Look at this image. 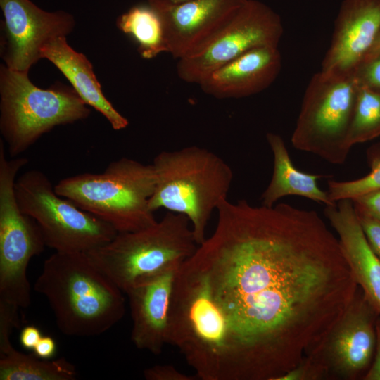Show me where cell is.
<instances>
[{"mask_svg":"<svg viewBox=\"0 0 380 380\" xmlns=\"http://www.w3.org/2000/svg\"><path fill=\"white\" fill-rule=\"evenodd\" d=\"M177 270L167 344L202 380H279L317 353L358 285L319 214L222 200Z\"/></svg>","mask_w":380,"mask_h":380,"instance_id":"1","label":"cell"},{"mask_svg":"<svg viewBox=\"0 0 380 380\" xmlns=\"http://www.w3.org/2000/svg\"><path fill=\"white\" fill-rule=\"evenodd\" d=\"M34 290L46 298L67 336L102 334L125 312V293L87 252H55L44 262Z\"/></svg>","mask_w":380,"mask_h":380,"instance_id":"2","label":"cell"},{"mask_svg":"<svg viewBox=\"0 0 380 380\" xmlns=\"http://www.w3.org/2000/svg\"><path fill=\"white\" fill-rule=\"evenodd\" d=\"M151 164L156 186L149 208L186 216L201 244L213 213L227 198L233 180L231 167L214 152L195 145L161 151Z\"/></svg>","mask_w":380,"mask_h":380,"instance_id":"3","label":"cell"},{"mask_svg":"<svg viewBox=\"0 0 380 380\" xmlns=\"http://www.w3.org/2000/svg\"><path fill=\"white\" fill-rule=\"evenodd\" d=\"M156 186L152 164L123 157L100 173L85 172L61 179L56 192L110 224L118 233L155 224L149 199Z\"/></svg>","mask_w":380,"mask_h":380,"instance_id":"4","label":"cell"},{"mask_svg":"<svg viewBox=\"0 0 380 380\" xmlns=\"http://www.w3.org/2000/svg\"><path fill=\"white\" fill-rule=\"evenodd\" d=\"M27 74L0 66V131L12 158L55 127L86 119L91 113L72 87L57 83L40 89Z\"/></svg>","mask_w":380,"mask_h":380,"instance_id":"5","label":"cell"},{"mask_svg":"<svg viewBox=\"0 0 380 380\" xmlns=\"http://www.w3.org/2000/svg\"><path fill=\"white\" fill-rule=\"evenodd\" d=\"M198 246L188 217L167 211L155 224L118 233L108 243L87 253L125 293L139 278L181 265Z\"/></svg>","mask_w":380,"mask_h":380,"instance_id":"6","label":"cell"},{"mask_svg":"<svg viewBox=\"0 0 380 380\" xmlns=\"http://www.w3.org/2000/svg\"><path fill=\"white\" fill-rule=\"evenodd\" d=\"M358 89L355 73L315 74L303 98L293 146L331 164H343L351 149L347 139Z\"/></svg>","mask_w":380,"mask_h":380,"instance_id":"7","label":"cell"},{"mask_svg":"<svg viewBox=\"0 0 380 380\" xmlns=\"http://www.w3.org/2000/svg\"><path fill=\"white\" fill-rule=\"evenodd\" d=\"M14 189L20 208L37 222L46 246L55 252H89L118 234L106 222L59 196L40 170L22 174Z\"/></svg>","mask_w":380,"mask_h":380,"instance_id":"8","label":"cell"},{"mask_svg":"<svg viewBox=\"0 0 380 380\" xmlns=\"http://www.w3.org/2000/svg\"><path fill=\"white\" fill-rule=\"evenodd\" d=\"M282 34L277 13L260 1L247 0L204 50L178 60L177 74L186 82L199 84L212 72L252 49L278 46Z\"/></svg>","mask_w":380,"mask_h":380,"instance_id":"9","label":"cell"},{"mask_svg":"<svg viewBox=\"0 0 380 380\" xmlns=\"http://www.w3.org/2000/svg\"><path fill=\"white\" fill-rule=\"evenodd\" d=\"M379 312L358 286L346 312L319 350L310 355L329 380L363 379L374 360Z\"/></svg>","mask_w":380,"mask_h":380,"instance_id":"10","label":"cell"},{"mask_svg":"<svg viewBox=\"0 0 380 380\" xmlns=\"http://www.w3.org/2000/svg\"><path fill=\"white\" fill-rule=\"evenodd\" d=\"M0 53L8 68L28 72L41 58V49L51 39L66 37L75 25L64 11H46L30 0H0Z\"/></svg>","mask_w":380,"mask_h":380,"instance_id":"11","label":"cell"},{"mask_svg":"<svg viewBox=\"0 0 380 380\" xmlns=\"http://www.w3.org/2000/svg\"><path fill=\"white\" fill-rule=\"evenodd\" d=\"M247 0H191L162 10L167 53L178 60L204 50Z\"/></svg>","mask_w":380,"mask_h":380,"instance_id":"12","label":"cell"},{"mask_svg":"<svg viewBox=\"0 0 380 380\" xmlns=\"http://www.w3.org/2000/svg\"><path fill=\"white\" fill-rule=\"evenodd\" d=\"M181 265L139 278L125 292L132 318L131 340L156 355L167 344L171 296Z\"/></svg>","mask_w":380,"mask_h":380,"instance_id":"13","label":"cell"},{"mask_svg":"<svg viewBox=\"0 0 380 380\" xmlns=\"http://www.w3.org/2000/svg\"><path fill=\"white\" fill-rule=\"evenodd\" d=\"M379 34L380 0H344L321 70L354 73Z\"/></svg>","mask_w":380,"mask_h":380,"instance_id":"14","label":"cell"},{"mask_svg":"<svg viewBox=\"0 0 380 380\" xmlns=\"http://www.w3.org/2000/svg\"><path fill=\"white\" fill-rule=\"evenodd\" d=\"M281 68L278 46L252 49L208 75L198 85L218 99H239L268 88Z\"/></svg>","mask_w":380,"mask_h":380,"instance_id":"15","label":"cell"},{"mask_svg":"<svg viewBox=\"0 0 380 380\" xmlns=\"http://www.w3.org/2000/svg\"><path fill=\"white\" fill-rule=\"evenodd\" d=\"M324 214L338 236L357 285L380 314V258L370 247L351 199L326 205Z\"/></svg>","mask_w":380,"mask_h":380,"instance_id":"16","label":"cell"},{"mask_svg":"<svg viewBox=\"0 0 380 380\" xmlns=\"http://www.w3.org/2000/svg\"><path fill=\"white\" fill-rule=\"evenodd\" d=\"M41 58H46L56 66L84 102L105 117L113 129L128 126V120L103 94L92 64L83 53L68 45L66 37H56L45 44L41 49Z\"/></svg>","mask_w":380,"mask_h":380,"instance_id":"17","label":"cell"},{"mask_svg":"<svg viewBox=\"0 0 380 380\" xmlns=\"http://www.w3.org/2000/svg\"><path fill=\"white\" fill-rule=\"evenodd\" d=\"M266 139L273 156V171L260 196V205L272 207L280 198L289 196L304 197L325 206L336 203L330 200L327 191L319 187L317 181L322 175L302 172L293 165L280 135L267 132Z\"/></svg>","mask_w":380,"mask_h":380,"instance_id":"18","label":"cell"},{"mask_svg":"<svg viewBox=\"0 0 380 380\" xmlns=\"http://www.w3.org/2000/svg\"><path fill=\"white\" fill-rule=\"evenodd\" d=\"M75 366L64 357L49 360L15 349L11 341L0 343V380H75Z\"/></svg>","mask_w":380,"mask_h":380,"instance_id":"19","label":"cell"},{"mask_svg":"<svg viewBox=\"0 0 380 380\" xmlns=\"http://www.w3.org/2000/svg\"><path fill=\"white\" fill-rule=\"evenodd\" d=\"M116 25L132 38L143 58L152 59L167 52L160 16L148 4L132 6L117 18Z\"/></svg>","mask_w":380,"mask_h":380,"instance_id":"20","label":"cell"},{"mask_svg":"<svg viewBox=\"0 0 380 380\" xmlns=\"http://www.w3.org/2000/svg\"><path fill=\"white\" fill-rule=\"evenodd\" d=\"M380 136V91L360 85L347 142L357 144Z\"/></svg>","mask_w":380,"mask_h":380,"instance_id":"21","label":"cell"},{"mask_svg":"<svg viewBox=\"0 0 380 380\" xmlns=\"http://www.w3.org/2000/svg\"><path fill=\"white\" fill-rule=\"evenodd\" d=\"M367 158L370 172L365 177L349 181L328 180L327 191L332 202L353 199L380 190V143L367 149Z\"/></svg>","mask_w":380,"mask_h":380,"instance_id":"22","label":"cell"},{"mask_svg":"<svg viewBox=\"0 0 380 380\" xmlns=\"http://www.w3.org/2000/svg\"><path fill=\"white\" fill-rule=\"evenodd\" d=\"M325 379H329L326 369L312 356L305 358L298 366L279 379V380Z\"/></svg>","mask_w":380,"mask_h":380,"instance_id":"23","label":"cell"},{"mask_svg":"<svg viewBox=\"0 0 380 380\" xmlns=\"http://www.w3.org/2000/svg\"><path fill=\"white\" fill-rule=\"evenodd\" d=\"M354 208L370 247L380 258V221L355 205Z\"/></svg>","mask_w":380,"mask_h":380,"instance_id":"24","label":"cell"},{"mask_svg":"<svg viewBox=\"0 0 380 380\" xmlns=\"http://www.w3.org/2000/svg\"><path fill=\"white\" fill-rule=\"evenodd\" d=\"M354 73L360 85L380 91V56L361 64Z\"/></svg>","mask_w":380,"mask_h":380,"instance_id":"25","label":"cell"},{"mask_svg":"<svg viewBox=\"0 0 380 380\" xmlns=\"http://www.w3.org/2000/svg\"><path fill=\"white\" fill-rule=\"evenodd\" d=\"M143 373L146 380H194L196 377L179 371L171 365H156L145 369Z\"/></svg>","mask_w":380,"mask_h":380,"instance_id":"26","label":"cell"},{"mask_svg":"<svg viewBox=\"0 0 380 380\" xmlns=\"http://www.w3.org/2000/svg\"><path fill=\"white\" fill-rule=\"evenodd\" d=\"M354 205L380 221V190L351 199Z\"/></svg>","mask_w":380,"mask_h":380,"instance_id":"27","label":"cell"},{"mask_svg":"<svg viewBox=\"0 0 380 380\" xmlns=\"http://www.w3.org/2000/svg\"><path fill=\"white\" fill-rule=\"evenodd\" d=\"M42 337V333L38 327L28 325L22 329L19 339L24 348L33 350Z\"/></svg>","mask_w":380,"mask_h":380,"instance_id":"28","label":"cell"},{"mask_svg":"<svg viewBox=\"0 0 380 380\" xmlns=\"http://www.w3.org/2000/svg\"><path fill=\"white\" fill-rule=\"evenodd\" d=\"M376 344L373 362L363 380H380V315L376 323Z\"/></svg>","mask_w":380,"mask_h":380,"instance_id":"29","label":"cell"},{"mask_svg":"<svg viewBox=\"0 0 380 380\" xmlns=\"http://www.w3.org/2000/svg\"><path fill=\"white\" fill-rule=\"evenodd\" d=\"M33 351L34 354L39 358L49 360L56 353V341L49 336H42Z\"/></svg>","mask_w":380,"mask_h":380,"instance_id":"30","label":"cell"},{"mask_svg":"<svg viewBox=\"0 0 380 380\" xmlns=\"http://www.w3.org/2000/svg\"><path fill=\"white\" fill-rule=\"evenodd\" d=\"M191 0H146L147 4L156 10H162Z\"/></svg>","mask_w":380,"mask_h":380,"instance_id":"31","label":"cell"},{"mask_svg":"<svg viewBox=\"0 0 380 380\" xmlns=\"http://www.w3.org/2000/svg\"><path fill=\"white\" fill-rule=\"evenodd\" d=\"M379 56H380V34L377 40L376 41L374 45L373 46L369 53L367 55L363 63L369 61Z\"/></svg>","mask_w":380,"mask_h":380,"instance_id":"32","label":"cell"}]
</instances>
